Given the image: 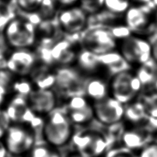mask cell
I'll return each instance as SVG.
<instances>
[{"label":"cell","instance_id":"1","mask_svg":"<svg viewBox=\"0 0 157 157\" xmlns=\"http://www.w3.org/2000/svg\"><path fill=\"white\" fill-rule=\"evenodd\" d=\"M72 125L65 109L56 108L48 115L42 125L45 143L57 148L66 145L73 136Z\"/></svg>","mask_w":157,"mask_h":157},{"label":"cell","instance_id":"2","mask_svg":"<svg viewBox=\"0 0 157 157\" xmlns=\"http://www.w3.org/2000/svg\"><path fill=\"white\" fill-rule=\"evenodd\" d=\"M56 83L54 90L58 96L68 100L76 96H85V85L88 76L75 65L59 66L54 69Z\"/></svg>","mask_w":157,"mask_h":157},{"label":"cell","instance_id":"3","mask_svg":"<svg viewBox=\"0 0 157 157\" xmlns=\"http://www.w3.org/2000/svg\"><path fill=\"white\" fill-rule=\"evenodd\" d=\"M73 146L81 157H100L111 143L110 136L95 130H85L73 134Z\"/></svg>","mask_w":157,"mask_h":157},{"label":"cell","instance_id":"4","mask_svg":"<svg viewBox=\"0 0 157 157\" xmlns=\"http://www.w3.org/2000/svg\"><path fill=\"white\" fill-rule=\"evenodd\" d=\"M117 46V41L112 35L109 26H88L81 33L80 47L90 50L97 55L115 50Z\"/></svg>","mask_w":157,"mask_h":157},{"label":"cell","instance_id":"5","mask_svg":"<svg viewBox=\"0 0 157 157\" xmlns=\"http://www.w3.org/2000/svg\"><path fill=\"white\" fill-rule=\"evenodd\" d=\"M8 154L22 156L35 146V135L32 128L19 124L10 125L4 137Z\"/></svg>","mask_w":157,"mask_h":157},{"label":"cell","instance_id":"6","mask_svg":"<svg viewBox=\"0 0 157 157\" xmlns=\"http://www.w3.org/2000/svg\"><path fill=\"white\" fill-rule=\"evenodd\" d=\"M111 78L110 91L112 97L123 105L132 101L143 87L140 80L131 71L121 73Z\"/></svg>","mask_w":157,"mask_h":157},{"label":"cell","instance_id":"7","mask_svg":"<svg viewBox=\"0 0 157 157\" xmlns=\"http://www.w3.org/2000/svg\"><path fill=\"white\" fill-rule=\"evenodd\" d=\"M5 111L13 124L26 125L33 130L40 127L41 130L44 120L30 107L27 98L15 94Z\"/></svg>","mask_w":157,"mask_h":157},{"label":"cell","instance_id":"8","mask_svg":"<svg viewBox=\"0 0 157 157\" xmlns=\"http://www.w3.org/2000/svg\"><path fill=\"white\" fill-rule=\"evenodd\" d=\"M119 51L132 65H141L152 59V44L145 39L131 35L121 41Z\"/></svg>","mask_w":157,"mask_h":157},{"label":"cell","instance_id":"9","mask_svg":"<svg viewBox=\"0 0 157 157\" xmlns=\"http://www.w3.org/2000/svg\"><path fill=\"white\" fill-rule=\"evenodd\" d=\"M38 62L34 49H12L6 58V69L17 77H27Z\"/></svg>","mask_w":157,"mask_h":157},{"label":"cell","instance_id":"10","mask_svg":"<svg viewBox=\"0 0 157 157\" xmlns=\"http://www.w3.org/2000/svg\"><path fill=\"white\" fill-rule=\"evenodd\" d=\"M88 15L79 6L62 8L56 19L63 34L81 33L88 26Z\"/></svg>","mask_w":157,"mask_h":157},{"label":"cell","instance_id":"11","mask_svg":"<svg viewBox=\"0 0 157 157\" xmlns=\"http://www.w3.org/2000/svg\"><path fill=\"white\" fill-rule=\"evenodd\" d=\"M94 118L105 125H114L125 117L124 105L112 96L93 103Z\"/></svg>","mask_w":157,"mask_h":157},{"label":"cell","instance_id":"12","mask_svg":"<svg viewBox=\"0 0 157 157\" xmlns=\"http://www.w3.org/2000/svg\"><path fill=\"white\" fill-rule=\"evenodd\" d=\"M64 109L75 125L86 124L94 118L93 105L86 96H76L68 99Z\"/></svg>","mask_w":157,"mask_h":157},{"label":"cell","instance_id":"13","mask_svg":"<svg viewBox=\"0 0 157 157\" xmlns=\"http://www.w3.org/2000/svg\"><path fill=\"white\" fill-rule=\"evenodd\" d=\"M58 98L54 89H35L27 100L32 110L41 116H48L57 108Z\"/></svg>","mask_w":157,"mask_h":157},{"label":"cell","instance_id":"14","mask_svg":"<svg viewBox=\"0 0 157 157\" xmlns=\"http://www.w3.org/2000/svg\"><path fill=\"white\" fill-rule=\"evenodd\" d=\"M98 58L102 69L110 78L121 73L130 71L132 66L123 58L120 51L116 49L99 55Z\"/></svg>","mask_w":157,"mask_h":157},{"label":"cell","instance_id":"15","mask_svg":"<svg viewBox=\"0 0 157 157\" xmlns=\"http://www.w3.org/2000/svg\"><path fill=\"white\" fill-rule=\"evenodd\" d=\"M78 49L66 38H62L53 44L51 53L55 66L75 65Z\"/></svg>","mask_w":157,"mask_h":157},{"label":"cell","instance_id":"16","mask_svg":"<svg viewBox=\"0 0 157 157\" xmlns=\"http://www.w3.org/2000/svg\"><path fill=\"white\" fill-rule=\"evenodd\" d=\"M110 83L105 77L98 75L88 76L85 85V96L94 103L99 102L110 96Z\"/></svg>","mask_w":157,"mask_h":157},{"label":"cell","instance_id":"17","mask_svg":"<svg viewBox=\"0 0 157 157\" xmlns=\"http://www.w3.org/2000/svg\"><path fill=\"white\" fill-rule=\"evenodd\" d=\"M98 55L84 47H80L77 53L75 65L87 76L98 75L102 69Z\"/></svg>","mask_w":157,"mask_h":157},{"label":"cell","instance_id":"18","mask_svg":"<svg viewBox=\"0 0 157 157\" xmlns=\"http://www.w3.org/2000/svg\"><path fill=\"white\" fill-rule=\"evenodd\" d=\"M152 134L144 128H134L123 131L121 140L125 147L134 150L141 148L149 143Z\"/></svg>","mask_w":157,"mask_h":157},{"label":"cell","instance_id":"19","mask_svg":"<svg viewBox=\"0 0 157 157\" xmlns=\"http://www.w3.org/2000/svg\"><path fill=\"white\" fill-rule=\"evenodd\" d=\"M125 25L132 31L144 29L149 23V17L144 8L140 6H130L125 13Z\"/></svg>","mask_w":157,"mask_h":157},{"label":"cell","instance_id":"20","mask_svg":"<svg viewBox=\"0 0 157 157\" xmlns=\"http://www.w3.org/2000/svg\"><path fill=\"white\" fill-rule=\"evenodd\" d=\"M136 75L143 86L155 84L157 80V62L152 58L147 62L139 65Z\"/></svg>","mask_w":157,"mask_h":157},{"label":"cell","instance_id":"21","mask_svg":"<svg viewBox=\"0 0 157 157\" xmlns=\"http://www.w3.org/2000/svg\"><path fill=\"white\" fill-rule=\"evenodd\" d=\"M125 117L132 123H139L147 119L146 109L143 102H135L125 107Z\"/></svg>","mask_w":157,"mask_h":157},{"label":"cell","instance_id":"22","mask_svg":"<svg viewBox=\"0 0 157 157\" xmlns=\"http://www.w3.org/2000/svg\"><path fill=\"white\" fill-rule=\"evenodd\" d=\"M27 78L19 77L18 79L15 80L13 85L12 91L15 92V94L28 98L35 89L32 81Z\"/></svg>","mask_w":157,"mask_h":157},{"label":"cell","instance_id":"23","mask_svg":"<svg viewBox=\"0 0 157 157\" xmlns=\"http://www.w3.org/2000/svg\"><path fill=\"white\" fill-rule=\"evenodd\" d=\"M130 8V0H105L103 8L117 15L125 14Z\"/></svg>","mask_w":157,"mask_h":157},{"label":"cell","instance_id":"24","mask_svg":"<svg viewBox=\"0 0 157 157\" xmlns=\"http://www.w3.org/2000/svg\"><path fill=\"white\" fill-rule=\"evenodd\" d=\"M31 157H62L57 147L45 143L44 144L36 145L32 150Z\"/></svg>","mask_w":157,"mask_h":157},{"label":"cell","instance_id":"25","mask_svg":"<svg viewBox=\"0 0 157 157\" xmlns=\"http://www.w3.org/2000/svg\"><path fill=\"white\" fill-rule=\"evenodd\" d=\"M15 77L16 75L8 69H0V93L6 96L10 91H12Z\"/></svg>","mask_w":157,"mask_h":157},{"label":"cell","instance_id":"26","mask_svg":"<svg viewBox=\"0 0 157 157\" xmlns=\"http://www.w3.org/2000/svg\"><path fill=\"white\" fill-rule=\"evenodd\" d=\"M105 0H80L78 6L88 14L93 15L103 9Z\"/></svg>","mask_w":157,"mask_h":157},{"label":"cell","instance_id":"27","mask_svg":"<svg viewBox=\"0 0 157 157\" xmlns=\"http://www.w3.org/2000/svg\"><path fill=\"white\" fill-rule=\"evenodd\" d=\"M109 29L110 30L112 35L117 41H122L132 35V31L126 25H110L109 26Z\"/></svg>","mask_w":157,"mask_h":157},{"label":"cell","instance_id":"28","mask_svg":"<svg viewBox=\"0 0 157 157\" xmlns=\"http://www.w3.org/2000/svg\"><path fill=\"white\" fill-rule=\"evenodd\" d=\"M17 10L11 8L10 6H8L6 8L2 9L0 7V33L4 32L6 26L11 19L17 18L16 11L17 12Z\"/></svg>","mask_w":157,"mask_h":157},{"label":"cell","instance_id":"29","mask_svg":"<svg viewBox=\"0 0 157 157\" xmlns=\"http://www.w3.org/2000/svg\"><path fill=\"white\" fill-rule=\"evenodd\" d=\"M143 103L145 105L148 116L157 119V92L145 96Z\"/></svg>","mask_w":157,"mask_h":157},{"label":"cell","instance_id":"30","mask_svg":"<svg viewBox=\"0 0 157 157\" xmlns=\"http://www.w3.org/2000/svg\"><path fill=\"white\" fill-rule=\"evenodd\" d=\"M42 2V0H17L19 8L24 11H37Z\"/></svg>","mask_w":157,"mask_h":157},{"label":"cell","instance_id":"31","mask_svg":"<svg viewBox=\"0 0 157 157\" xmlns=\"http://www.w3.org/2000/svg\"><path fill=\"white\" fill-rule=\"evenodd\" d=\"M105 157H139V156L134 155L132 150L126 147H121L108 151Z\"/></svg>","mask_w":157,"mask_h":157},{"label":"cell","instance_id":"32","mask_svg":"<svg viewBox=\"0 0 157 157\" xmlns=\"http://www.w3.org/2000/svg\"><path fill=\"white\" fill-rule=\"evenodd\" d=\"M10 125V121L6 112L5 110L0 109V140L4 138Z\"/></svg>","mask_w":157,"mask_h":157},{"label":"cell","instance_id":"33","mask_svg":"<svg viewBox=\"0 0 157 157\" xmlns=\"http://www.w3.org/2000/svg\"><path fill=\"white\" fill-rule=\"evenodd\" d=\"M139 157H157V144L147 145L141 151Z\"/></svg>","mask_w":157,"mask_h":157},{"label":"cell","instance_id":"34","mask_svg":"<svg viewBox=\"0 0 157 157\" xmlns=\"http://www.w3.org/2000/svg\"><path fill=\"white\" fill-rule=\"evenodd\" d=\"M59 4L63 8L72 7L78 5L80 0H57Z\"/></svg>","mask_w":157,"mask_h":157},{"label":"cell","instance_id":"35","mask_svg":"<svg viewBox=\"0 0 157 157\" xmlns=\"http://www.w3.org/2000/svg\"><path fill=\"white\" fill-rule=\"evenodd\" d=\"M147 120L148 125H149V127L151 130H157V119H156V118L148 116Z\"/></svg>","mask_w":157,"mask_h":157},{"label":"cell","instance_id":"36","mask_svg":"<svg viewBox=\"0 0 157 157\" xmlns=\"http://www.w3.org/2000/svg\"><path fill=\"white\" fill-rule=\"evenodd\" d=\"M8 155V152L4 142L0 140V157H7Z\"/></svg>","mask_w":157,"mask_h":157},{"label":"cell","instance_id":"37","mask_svg":"<svg viewBox=\"0 0 157 157\" xmlns=\"http://www.w3.org/2000/svg\"><path fill=\"white\" fill-rule=\"evenodd\" d=\"M152 58L154 60L157 62V40L152 45Z\"/></svg>","mask_w":157,"mask_h":157},{"label":"cell","instance_id":"38","mask_svg":"<svg viewBox=\"0 0 157 157\" xmlns=\"http://www.w3.org/2000/svg\"><path fill=\"white\" fill-rule=\"evenodd\" d=\"M130 1H132L136 3H138V4L145 5L146 4H148V3H150L152 2V0H130Z\"/></svg>","mask_w":157,"mask_h":157},{"label":"cell","instance_id":"39","mask_svg":"<svg viewBox=\"0 0 157 157\" xmlns=\"http://www.w3.org/2000/svg\"><path fill=\"white\" fill-rule=\"evenodd\" d=\"M4 96H4V95H3L2 94L0 93V105L2 104V102H3V100H4Z\"/></svg>","mask_w":157,"mask_h":157},{"label":"cell","instance_id":"40","mask_svg":"<svg viewBox=\"0 0 157 157\" xmlns=\"http://www.w3.org/2000/svg\"><path fill=\"white\" fill-rule=\"evenodd\" d=\"M153 4V5L157 7V0H152V2H151Z\"/></svg>","mask_w":157,"mask_h":157},{"label":"cell","instance_id":"41","mask_svg":"<svg viewBox=\"0 0 157 157\" xmlns=\"http://www.w3.org/2000/svg\"><path fill=\"white\" fill-rule=\"evenodd\" d=\"M154 85H155V88H156V91H157V80H156V82L155 83V84H154Z\"/></svg>","mask_w":157,"mask_h":157},{"label":"cell","instance_id":"42","mask_svg":"<svg viewBox=\"0 0 157 157\" xmlns=\"http://www.w3.org/2000/svg\"><path fill=\"white\" fill-rule=\"evenodd\" d=\"M156 30H157V14H156Z\"/></svg>","mask_w":157,"mask_h":157}]
</instances>
